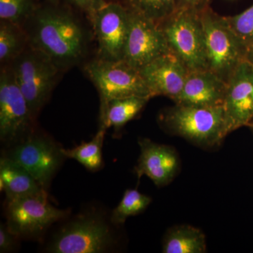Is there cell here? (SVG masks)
Wrapping results in <instances>:
<instances>
[{
    "mask_svg": "<svg viewBox=\"0 0 253 253\" xmlns=\"http://www.w3.org/2000/svg\"><path fill=\"white\" fill-rule=\"evenodd\" d=\"M27 34L23 26L0 21V62L8 66L28 46Z\"/></svg>",
    "mask_w": 253,
    "mask_h": 253,
    "instance_id": "21",
    "label": "cell"
},
{
    "mask_svg": "<svg viewBox=\"0 0 253 253\" xmlns=\"http://www.w3.org/2000/svg\"><path fill=\"white\" fill-rule=\"evenodd\" d=\"M21 240L10 230L6 222L0 224V253H12L17 251Z\"/></svg>",
    "mask_w": 253,
    "mask_h": 253,
    "instance_id": "26",
    "label": "cell"
},
{
    "mask_svg": "<svg viewBox=\"0 0 253 253\" xmlns=\"http://www.w3.org/2000/svg\"><path fill=\"white\" fill-rule=\"evenodd\" d=\"M36 9L33 0H0V20L23 26Z\"/></svg>",
    "mask_w": 253,
    "mask_h": 253,
    "instance_id": "24",
    "label": "cell"
},
{
    "mask_svg": "<svg viewBox=\"0 0 253 253\" xmlns=\"http://www.w3.org/2000/svg\"><path fill=\"white\" fill-rule=\"evenodd\" d=\"M151 97L165 96L174 99L179 96L189 71L175 54L169 51L139 70Z\"/></svg>",
    "mask_w": 253,
    "mask_h": 253,
    "instance_id": "14",
    "label": "cell"
},
{
    "mask_svg": "<svg viewBox=\"0 0 253 253\" xmlns=\"http://www.w3.org/2000/svg\"><path fill=\"white\" fill-rule=\"evenodd\" d=\"M46 1H51V2H54V1H57V0H46Z\"/></svg>",
    "mask_w": 253,
    "mask_h": 253,
    "instance_id": "30",
    "label": "cell"
},
{
    "mask_svg": "<svg viewBox=\"0 0 253 253\" xmlns=\"http://www.w3.org/2000/svg\"><path fill=\"white\" fill-rule=\"evenodd\" d=\"M71 216V215H70ZM61 221L45 246L50 253H112L119 246L117 229L111 212L90 207Z\"/></svg>",
    "mask_w": 253,
    "mask_h": 253,
    "instance_id": "2",
    "label": "cell"
},
{
    "mask_svg": "<svg viewBox=\"0 0 253 253\" xmlns=\"http://www.w3.org/2000/svg\"><path fill=\"white\" fill-rule=\"evenodd\" d=\"M246 60L253 66V42L248 47L246 53Z\"/></svg>",
    "mask_w": 253,
    "mask_h": 253,
    "instance_id": "29",
    "label": "cell"
},
{
    "mask_svg": "<svg viewBox=\"0 0 253 253\" xmlns=\"http://www.w3.org/2000/svg\"><path fill=\"white\" fill-rule=\"evenodd\" d=\"M8 66L36 121L51 97L61 71L45 54L29 44Z\"/></svg>",
    "mask_w": 253,
    "mask_h": 253,
    "instance_id": "5",
    "label": "cell"
},
{
    "mask_svg": "<svg viewBox=\"0 0 253 253\" xmlns=\"http://www.w3.org/2000/svg\"><path fill=\"white\" fill-rule=\"evenodd\" d=\"M150 99L147 96H132L111 100L99 112V126L106 129L113 127L118 132L142 111Z\"/></svg>",
    "mask_w": 253,
    "mask_h": 253,
    "instance_id": "18",
    "label": "cell"
},
{
    "mask_svg": "<svg viewBox=\"0 0 253 253\" xmlns=\"http://www.w3.org/2000/svg\"><path fill=\"white\" fill-rule=\"evenodd\" d=\"M0 189L6 195V198L48 192L22 166L3 156L0 159Z\"/></svg>",
    "mask_w": 253,
    "mask_h": 253,
    "instance_id": "17",
    "label": "cell"
},
{
    "mask_svg": "<svg viewBox=\"0 0 253 253\" xmlns=\"http://www.w3.org/2000/svg\"><path fill=\"white\" fill-rule=\"evenodd\" d=\"M139 145L140 156L134 168L138 179L146 176L158 187L169 184L180 167L176 150L172 146L158 144L147 138H140Z\"/></svg>",
    "mask_w": 253,
    "mask_h": 253,
    "instance_id": "15",
    "label": "cell"
},
{
    "mask_svg": "<svg viewBox=\"0 0 253 253\" xmlns=\"http://www.w3.org/2000/svg\"><path fill=\"white\" fill-rule=\"evenodd\" d=\"M226 86L227 83L210 70L189 71L182 90L174 102L202 107L222 106Z\"/></svg>",
    "mask_w": 253,
    "mask_h": 253,
    "instance_id": "16",
    "label": "cell"
},
{
    "mask_svg": "<svg viewBox=\"0 0 253 253\" xmlns=\"http://www.w3.org/2000/svg\"><path fill=\"white\" fill-rule=\"evenodd\" d=\"M251 127H252V129H253V126H251Z\"/></svg>",
    "mask_w": 253,
    "mask_h": 253,
    "instance_id": "31",
    "label": "cell"
},
{
    "mask_svg": "<svg viewBox=\"0 0 253 253\" xmlns=\"http://www.w3.org/2000/svg\"><path fill=\"white\" fill-rule=\"evenodd\" d=\"M206 43L207 69L227 83L241 61L247 46L231 29L225 16L211 7L200 13Z\"/></svg>",
    "mask_w": 253,
    "mask_h": 253,
    "instance_id": "6",
    "label": "cell"
},
{
    "mask_svg": "<svg viewBox=\"0 0 253 253\" xmlns=\"http://www.w3.org/2000/svg\"><path fill=\"white\" fill-rule=\"evenodd\" d=\"M88 16L97 42L98 58L123 60L130 21L129 7L104 0Z\"/></svg>",
    "mask_w": 253,
    "mask_h": 253,
    "instance_id": "11",
    "label": "cell"
},
{
    "mask_svg": "<svg viewBox=\"0 0 253 253\" xmlns=\"http://www.w3.org/2000/svg\"><path fill=\"white\" fill-rule=\"evenodd\" d=\"M163 253H205L207 243L204 233L190 225L174 226L168 230L163 241Z\"/></svg>",
    "mask_w": 253,
    "mask_h": 253,
    "instance_id": "19",
    "label": "cell"
},
{
    "mask_svg": "<svg viewBox=\"0 0 253 253\" xmlns=\"http://www.w3.org/2000/svg\"><path fill=\"white\" fill-rule=\"evenodd\" d=\"M211 1V0H176V9H186L201 13L210 7Z\"/></svg>",
    "mask_w": 253,
    "mask_h": 253,
    "instance_id": "27",
    "label": "cell"
},
{
    "mask_svg": "<svg viewBox=\"0 0 253 253\" xmlns=\"http://www.w3.org/2000/svg\"><path fill=\"white\" fill-rule=\"evenodd\" d=\"M129 8L158 23L176 11V0H128Z\"/></svg>",
    "mask_w": 253,
    "mask_h": 253,
    "instance_id": "23",
    "label": "cell"
},
{
    "mask_svg": "<svg viewBox=\"0 0 253 253\" xmlns=\"http://www.w3.org/2000/svg\"><path fill=\"white\" fill-rule=\"evenodd\" d=\"M23 26L29 45L45 54L61 71L77 64L85 54V33L67 11L52 6L36 9Z\"/></svg>",
    "mask_w": 253,
    "mask_h": 253,
    "instance_id": "1",
    "label": "cell"
},
{
    "mask_svg": "<svg viewBox=\"0 0 253 253\" xmlns=\"http://www.w3.org/2000/svg\"><path fill=\"white\" fill-rule=\"evenodd\" d=\"M130 9L123 61L137 70L170 50L159 23Z\"/></svg>",
    "mask_w": 253,
    "mask_h": 253,
    "instance_id": "12",
    "label": "cell"
},
{
    "mask_svg": "<svg viewBox=\"0 0 253 253\" xmlns=\"http://www.w3.org/2000/svg\"><path fill=\"white\" fill-rule=\"evenodd\" d=\"M106 129L104 126H99V130L91 140L83 141L72 149L63 148V154L68 159L76 160L91 172L101 170L104 166L102 148Z\"/></svg>",
    "mask_w": 253,
    "mask_h": 253,
    "instance_id": "20",
    "label": "cell"
},
{
    "mask_svg": "<svg viewBox=\"0 0 253 253\" xmlns=\"http://www.w3.org/2000/svg\"><path fill=\"white\" fill-rule=\"evenodd\" d=\"M84 71L99 92L100 111L111 100L132 96L152 98L140 71L123 60L97 58L86 63Z\"/></svg>",
    "mask_w": 253,
    "mask_h": 253,
    "instance_id": "9",
    "label": "cell"
},
{
    "mask_svg": "<svg viewBox=\"0 0 253 253\" xmlns=\"http://www.w3.org/2000/svg\"><path fill=\"white\" fill-rule=\"evenodd\" d=\"M152 199L137 189H126L122 199L111 212V220L116 225L121 226L126 219L144 212Z\"/></svg>",
    "mask_w": 253,
    "mask_h": 253,
    "instance_id": "22",
    "label": "cell"
},
{
    "mask_svg": "<svg viewBox=\"0 0 253 253\" xmlns=\"http://www.w3.org/2000/svg\"><path fill=\"white\" fill-rule=\"evenodd\" d=\"M63 149L52 137L35 129L21 141L4 148L1 156L22 166L48 191L52 179L68 159Z\"/></svg>",
    "mask_w": 253,
    "mask_h": 253,
    "instance_id": "7",
    "label": "cell"
},
{
    "mask_svg": "<svg viewBox=\"0 0 253 253\" xmlns=\"http://www.w3.org/2000/svg\"><path fill=\"white\" fill-rule=\"evenodd\" d=\"M36 120L8 66L0 73V140L4 148L34 130Z\"/></svg>",
    "mask_w": 253,
    "mask_h": 253,
    "instance_id": "10",
    "label": "cell"
},
{
    "mask_svg": "<svg viewBox=\"0 0 253 253\" xmlns=\"http://www.w3.org/2000/svg\"><path fill=\"white\" fill-rule=\"evenodd\" d=\"M171 52L189 71L207 69L206 43L200 13L176 11L159 23Z\"/></svg>",
    "mask_w": 253,
    "mask_h": 253,
    "instance_id": "8",
    "label": "cell"
},
{
    "mask_svg": "<svg viewBox=\"0 0 253 253\" xmlns=\"http://www.w3.org/2000/svg\"><path fill=\"white\" fill-rule=\"evenodd\" d=\"M160 126L200 147L219 146L228 135L224 108L175 104L159 115Z\"/></svg>",
    "mask_w": 253,
    "mask_h": 253,
    "instance_id": "3",
    "label": "cell"
},
{
    "mask_svg": "<svg viewBox=\"0 0 253 253\" xmlns=\"http://www.w3.org/2000/svg\"><path fill=\"white\" fill-rule=\"evenodd\" d=\"M223 108L228 134L253 126V66L246 59L228 81Z\"/></svg>",
    "mask_w": 253,
    "mask_h": 253,
    "instance_id": "13",
    "label": "cell"
},
{
    "mask_svg": "<svg viewBox=\"0 0 253 253\" xmlns=\"http://www.w3.org/2000/svg\"><path fill=\"white\" fill-rule=\"evenodd\" d=\"M228 24L248 47L253 42V4L235 16H225Z\"/></svg>",
    "mask_w": 253,
    "mask_h": 253,
    "instance_id": "25",
    "label": "cell"
},
{
    "mask_svg": "<svg viewBox=\"0 0 253 253\" xmlns=\"http://www.w3.org/2000/svg\"><path fill=\"white\" fill-rule=\"evenodd\" d=\"M71 213V209L53 206L48 192L6 198L4 203L6 225L21 240L42 239L51 226L66 219Z\"/></svg>",
    "mask_w": 253,
    "mask_h": 253,
    "instance_id": "4",
    "label": "cell"
},
{
    "mask_svg": "<svg viewBox=\"0 0 253 253\" xmlns=\"http://www.w3.org/2000/svg\"><path fill=\"white\" fill-rule=\"evenodd\" d=\"M69 1L75 6L89 15L104 0H69Z\"/></svg>",
    "mask_w": 253,
    "mask_h": 253,
    "instance_id": "28",
    "label": "cell"
}]
</instances>
